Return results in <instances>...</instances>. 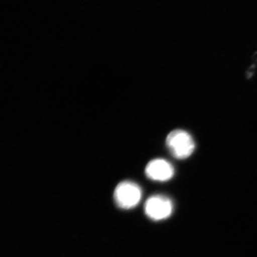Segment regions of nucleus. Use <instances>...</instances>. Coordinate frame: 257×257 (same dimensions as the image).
<instances>
[{"mask_svg": "<svg viewBox=\"0 0 257 257\" xmlns=\"http://www.w3.org/2000/svg\"><path fill=\"white\" fill-rule=\"evenodd\" d=\"M166 146L172 156L177 160H183L192 155L195 149V143L187 132L175 130L167 135Z\"/></svg>", "mask_w": 257, "mask_h": 257, "instance_id": "f257e3e1", "label": "nucleus"}, {"mask_svg": "<svg viewBox=\"0 0 257 257\" xmlns=\"http://www.w3.org/2000/svg\"><path fill=\"white\" fill-rule=\"evenodd\" d=\"M143 196L141 187L132 181L120 182L114 192V202L118 207L131 209L138 206Z\"/></svg>", "mask_w": 257, "mask_h": 257, "instance_id": "f03ea898", "label": "nucleus"}, {"mask_svg": "<svg viewBox=\"0 0 257 257\" xmlns=\"http://www.w3.org/2000/svg\"><path fill=\"white\" fill-rule=\"evenodd\" d=\"M145 214L153 221H162L170 217L173 211L172 200L163 195L152 196L145 204Z\"/></svg>", "mask_w": 257, "mask_h": 257, "instance_id": "7ed1b4c3", "label": "nucleus"}, {"mask_svg": "<svg viewBox=\"0 0 257 257\" xmlns=\"http://www.w3.org/2000/svg\"><path fill=\"white\" fill-rule=\"evenodd\" d=\"M147 178L155 182H167L175 175V169L168 161L164 159H154L145 167Z\"/></svg>", "mask_w": 257, "mask_h": 257, "instance_id": "20e7f679", "label": "nucleus"}]
</instances>
